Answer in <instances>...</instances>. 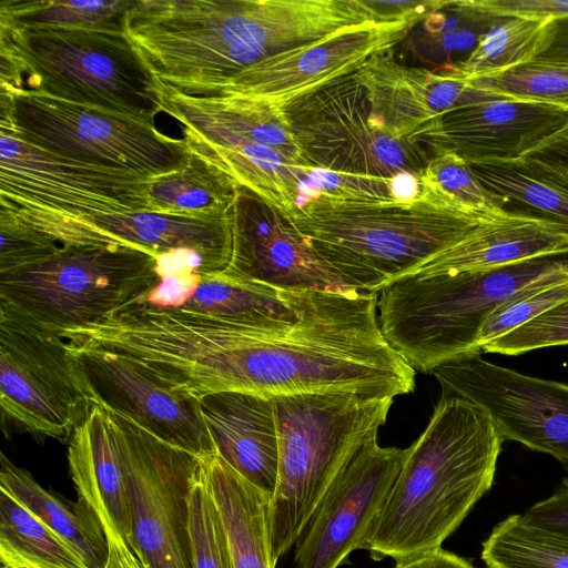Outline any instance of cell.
<instances>
[{"instance_id":"1","label":"cell","mask_w":568,"mask_h":568,"mask_svg":"<svg viewBox=\"0 0 568 568\" xmlns=\"http://www.w3.org/2000/svg\"><path fill=\"white\" fill-rule=\"evenodd\" d=\"M124 30L159 81L184 89L317 42L331 24L321 0H134Z\"/></svg>"},{"instance_id":"2","label":"cell","mask_w":568,"mask_h":568,"mask_svg":"<svg viewBox=\"0 0 568 568\" xmlns=\"http://www.w3.org/2000/svg\"><path fill=\"white\" fill-rule=\"evenodd\" d=\"M503 442L484 409L440 395L359 549L396 561L440 548L489 491Z\"/></svg>"},{"instance_id":"3","label":"cell","mask_w":568,"mask_h":568,"mask_svg":"<svg viewBox=\"0 0 568 568\" xmlns=\"http://www.w3.org/2000/svg\"><path fill=\"white\" fill-rule=\"evenodd\" d=\"M508 212L469 210L419 180L409 200L316 193L284 216L346 283L378 294Z\"/></svg>"},{"instance_id":"4","label":"cell","mask_w":568,"mask_h":568,"mask_svg":"<svg viewBox=\"0 0 568 568\" xmlns=\"http://www.w3.org/2000/svg\"><path fill=\"white\" fill-rule=\"evenodd\" d=\"M0 89L45 94L149 123L159 80L125 30L0 24Z\"/></svg>"},{"instance_id":"5","label":"cell","mask_w":568,"mask_h":568,"mask_svg":"<svg viewBox=\"0 0 568 568\" xmlns=\"http://www.w3.org/2000/svg\"><path fill=\"white\" fill-rule=\"evenodd\" d=\"M278 470L270 504L275 562L297 541L329 487L385 424L393 397L321 392L271 397Z\"/></svg>"},{"instance_id":"6","label":"cell","mask_w":568,"mask_h":568,"mask_svg":"<svg viewBox=\"0 0 568 568\" xmlns=\"http://www.w3.org/2000/svg\"><path fill=\"white\" fill-rule=\"evenodd\" d=\"M161 283L156 258L123 245H67L0 275V317L58 336L145 297Z\"/></svg>"},{"instance_id":"7","label":"cell","mask_w":568,"mask_h":568,"mask_svg":"<svg viewBox=\"0 0 568 568\" xmlns=\"http://www.w3.org/2000/svg\"><path fill=\"white\" fill-rule=\"evenodd\" d=\"M565 272L568 247L488 270L410 275L393 290L395 324L408 348L430 366L477 355L478 333L495 308Z\"/></svg>"},{"instance_id":"8","label":"cell","mask_w":568,"mask_h":568,"mask_svg":"<svg viewBox=\"0 0 568 568\" xmlns=\"http://www.w3.org/2000/svg\"><path fill=\"white\" fill-rule=\"evenodd\" d=\"M148 180L50 153L0 129V212L58 244L62 231L77 223L153 211Z\"/></svg>"},{"instance_id":"9","label":"cell","mask_w":568,"mask_h":568,"mask_svg":"<svg viewBox=\"0 0 568 568\" xmlns=\"http://www.w3.org/2000/svg\"><path fill=\"white\" fill-rule=\"evenodd\" d=\"M0 129L50 153L149 180L181 168L189 155L182 139L154 123L32 92L0 89Z\"/></svg>"},{"instance_id":"10","label":"cell","mask_w":568,"mask_h":568,"mask_svg":"<svg viewBox=\"0 0 568 568\" xmlns=\"http://www.w3.org/2000/svg\"><path fill=\"white\" fill-rule=\"evenodd\" d=\"M308 168L393 180L420 178L432 159L420 140H397L371 116L364 88L354 73L282 105Z\"/></svg>"},{"instance_id":"11","label":"cell","mask_w":568,"mask_h":568,"mask_svg":"<svg viewBox=\"0 0 568 568\" xmlns=\"http://www.w3.org/2000/svg\"><path fill=\"white\" fill-rule=\"evenodd\" d=\"M130 493L134 539L152 568H193L189 484L196 456L109 412Z\"/></svg>"},{"instance_id":"12","label":"cell","mask_w":568,"mask_h":568,"mask_svg":"<svg viewBox=\"0 0 568 568\" xmlns=\"http://www.w3.org/2000/svg\"><path fill=\"white\" fill-rule=\"evenodd\" d=\"M2 417L36 436L70 440L92 406L64 339L0 317Z\"/></svg>"},{"instance_id":"13","label":"cell","mask_w":568,"mask_h":568,"mask_svg":"<svg viewBox=\"0 0 568 568\" xmlns=\"http://www.w3.org/2000/svg\"><path fill=\"white\" fill-rule=\"evenodd\" d=\"M440 395L484 409L503 439L550 455L568 471V385L529 376L480 354L436 367Z\"/></svg>"},{"instance_id":"14","label":"cell","mask_w":568,"mask_h":568,"mask_svg":"<svg viewBox=\"0 0 568 568\" xmlns=\"http://www.w3.org/2000/svg\"><path fill=\"white\" fill-rule=\"evenodd\" d=\"M65 345L92 405L119 413L194 456L215 450L197 398L173 388L129 356Z\"/></svg>"},{"instance_id":"15","label":"cell","mask_w":568,"mask_h":568,"mask_svg":"<svg viewBox=\"0 0 568 568\" xmlns=\"http://www.w3.org/2000/svg\"><path fill=\"white\" fill-rule=\"evenodd\" d=\"M420 19L355 26L312 44L272 57L224 82L171 89L189 95H243L284 105L353 74L372 55L390 50L400 42Z\"/></svg>"},{"instance_id":"16","label":"cell","mask_w":568,"mask_h":568,"mask_svg":"<svg viewBox=\"0 0 568 568\" xmlns=\"http://www.w3.org/2000/svg\"><path fill=\"white\" fill-rule=\"evenodd\" d=\"M372 434L336 478L295 542L294 568H338L382 511L407 448L382 447Z\"/></svg>"},{"instance_id":"17","label":"cell","mask_w":568,"mask_h":568,"mask_svg":"<svg viewBox=\"0 0 568 568\" xmlns=\"http://www.w3.org/2000/svg\"><path fill=\"white\" fill-rule=\"evenodd\" d=\"M220 275L288 292L363 293L331 268L283 214L243 186L233 205L232 260Z\"/></svg>"},{"instance_id":"18","label":"cell","mask_w":568,"mask_h":568,"mask_svg":"<svg viewBox=\"0 0 568 568\" xmlns=\"http://www.w3.org/2000/svg\"><path fill=\"white\" fill-rule=\"evenodd\" d=\"M567 125L568 109L500 98L446 113L422 138L433 156L450 151L468 164L513 163Z\"/></svg>"},{"instance_id":"19","label":"cell","mask_w":568,"mask_h":568,"mask_svg":"<svg viewBox=\"0 0 568 568\" xmlns=\"http://www.w3.org/2000/svg\"><path fill=\"white\" fill-rule=\"evenodd\" d=\"M354 75L366 92L374 123L397 140L419 139L448 112L504 98L476 90L450 73L400 64L390 50L372 55Z\"/></svg>"},{"instance_id":"20","label":"cell","mask_w":568,"mask_h":568,"mask_svg":"<svg viewBox=\"0 0 568 568\" xmlns=\"http://www.w3.org/2000/svg\"><path fill=\"white\" fill-rule=\"evenodd\" d=\"M162 112L173 118L187 150L205 155L257 144L275 149L296 165L307 166L282 105L243 95L196 97L159 81Z\"/></svg>"},{"instance_id":"21","label":"cell","mask_w":568,"mask_h":568,"mask_svg":"<svg viewBox=\"0 0 568 568\" xmlns=\"http://www.w3.org/2000/svg\"><path fill=\"white\" fill-rule=\"evenodd\" d=\"M64 241L70 245L130 246L155 258L170 251L191 250L206 261L213 275H220L232 260L233 209L213 217L154 211L99 216L67 227Z\"/></svg>"},{"instance_id":"22","label":"cell","mask_w":568,"mask_h":568,"mask_svg":"<svg viewBox=\"0 0 568 568\" xmlns=\"http://www.w3.org/2000/svg\"><path fill=\"white\" fill-rule=\"evenodd\" d=\"M68 464L78 498L98 518L108 545L138 547L130 493L108 410L90 407L69 440Z\"/></svg>"},{"instance_id":"23","label":"cell","mask_w":568,"mask_h":568,"mask_svg":"<svg viewBox=\"0 0 568 568\" xmlns=\"http://www.w3.org/2000/svg\"><path fill=\"white\" fill-rule=\"evenodd\" d=\"M199 405L217 454L245 479L273 496L278 444L271 397L220 392L199 398Z\"/></svg>"},{"instance_id":"24","label":"cell","mask_w":568,"mask_h":568,"mask_svg":"<svg viewBox=\"0 0 568 568\" xmlns=\"http://www.w3.org/2000/svg\"><path fill=\"white\" fill-rule=\"evenodd\" d=\"M567 247L568 226L538 215L509 211L505 216L483 224L412 275L488 270Z\"/></svg>"},{"instance_id":"25","label":"cell","mask_w":568,"mask_h":568,"mask_svg":"<svg viewBox=\"0 0 568 568\" xmlns=\"http://www.w3.org/2000/svg\"><path fill=\"white\" fill-rule=\"evenodd\" d=\"M197 457L222 520L232 568H275L270 537L272 496L240 475L216 450Z\"/></svg>"},{"instance_id":"26","label":"cell","mask_w":568,"mask_h":568,"mask_svg":"<svg viewBox=\"0 0 568 568\" xmlns=\"http://www.w3.org/2000/svg\"><path fill=\"white\" fill-rule=\"evenodd\" d=\"M0 487L63 537L89 568H104L108 542L103 529L87 504L72 503L43 488L24 468L0 457Z\"/></svg>"},{"instance_id":"27","label":"cell","mask_w":568,"mask_h":568,"mask_svg":"<svg viewBox=\"0 0 568 568\" xmlns=\"http://www.w3.org/2000/svg\"><path fill=\"white\" fill-rule=\"evenodd\" d=\"M310 292L282 291L223 275L202 276L193 295L176 308L272 326L298 320Z\"/></svg>"},{"instance_id":"28","label":"cell","mask_w":568,"mask_h":568,"mask_svg":"<svg viewBox=\"0 0 568 568\" xmlns=\"http://www.w3.org/2000/svg\"><path fill=\"white\" fill-rule=\"evenodd\" d=\"M239 187L232 176L190 151L181 168L148 180L154 212L200 217L230 213Z\"/></svg>"},{"instance_id":"29","label":"cell","mask_w":568,"mask_h":568,"mask_svg":"<svg viewBox=\"0 0 568 568\" xmlns=\"http://www.w3.org/2000/svg\"><path fill=\"white\" fill-rule=\"evenodd\" d=\"M552 23V19L500 17L449 73L468 80L534 61L547 49Z\"/></svg>"},{"instance_id":"30","label":"cell","mask_w":568,"mask_h":568,"mask_svg":"<svg viewBox=\"0 0 568 568\" xmlns=\"http://www.w3.org/2000/svg\"><path fill=\"white\" fill-rule=\"evenodd\" d=\"M0 554L29 559L44 568H89L57 531L0 487Z\"/></svg>"},{"instance_id":"31","label":"cell","mask_w":568,"mask_h":568,"mask_svg":"<svg viewBox=\"0 0 568 568\" xmlns=\"http://www.w3.org/2000/svg\"><path fill=\"white\" fill-rule=\"evenodd\" d=\"M134 0H1L0 24L44 29L124 30Z\"/></svg>"},{"instance_id":"32","label":"cell","mask_w":568,"mask_h":568,"mask_svg":"<svg viewBox=\"0 0 568 568\" xmlns=\"http://www.w3.org/2000/svg\"><path fill=\"white\" fill-rule=\"evenodd\" d=\"M481 559L488 568H568V538L516 514L493 528L483 542Z\"/></svg>"},{"instance_id":"33","label":"cell","mask_w":568,"mask_h":568,"mask_svg":"<svg viewBox=\"0 0 568 568\" xmlns=\"http://www.w3.org/2000/svg\"><path fill=\"white\" fill-rule=\"evenodd\" d=\"M477 180L507 204L527 209L518 212L541 216L568 226V190L530 176L510 163L469 164Z\"/></svg>"},{"instance_id":"34","label":"cell","mask_w":568,"mask_h":568,"mask_svg":"<svg viewBox=\"0 0 568 568\" xmlns=\"http://www.w3.org/2000/svg\"><path fill=\"white\" fill-rule=\"evenodd\" d=\"M466 81L495 95L568 109V63L530 61Z\"/></svg>"},{"instance_id":"35","label":"cell","mask_w":568,"mask_h":568,"mask_svg":"<svg viewBox=\"0 0 568 568\" xmlns=\"http://www.w3.org/2000/svg\"><path fill=\"white\" fill-rule=\"evenodd\" d=\"M187 503L193 568H232L222 520L197 456Z\"/></svg>"},{"instance_id":"36","label":"cell","mask_w":568,"mask_h":568,"mask_svg":"<svg viewBox=\"0 0 568 568\" xmlns=\"http://www.w3.org/2000/svg\"><path fill=\"white\" fill-rule=\"evenodd\" d=\"M419 180L469 210L489 215L507 212L506 202L489 192L477 180L470 165L454 152L436 153Z\"/></svg>"},{"instance_id":"37","label":"cell","mask_w":568,"mask_h":568,"mask_svg":"<svg viewBox=\"0 0 568 568\" xmlns=\"http://www.w3.org/2000/svg\"><path fill=\"white\" fill-rule=\"evenodd\" d=\"M568 345V301L483 346L481 351L519 355L539 348Z\"/></svg>"},{"instance_id":"38","label":"cell","mask_w":568,"mask_h":568,"mask_svg":"<svg viewBox=\"0 0 568 568\" xmlns=\"http://www.w3.org/2000/svg\"><path fill=\"white\" fill-rule=\"evenodd\" d=\"M0 275L44 261L62 247L45 234L4 212H0Z\"/></svg>"},{"instance_id":"39","label":"cell","mask_w":568,"mask_h":568,"mask_svg":"<svg viewBox=\"0 0 568 568\" xmlns=\"http://www.w3.org/2000/svg\"><path fill=\"white\" fill-rule=\"evenodd\" d=\"M510 164L530 176L568 190V125Z\"/></svg>"},{"instance_id":"40","label":"cell","mask_w":568,"mask_h":568,"mask_svg":"<svg viewBox=\"0 0 568 568\" xmlns=\"http://www.w3.org/2000/svg\"><path fill=\"white\" fill-rule=\"evenodd\" d=\"M523 518L541 529L568 538V478H564L552 495L527 508Z\"/></svg>"},{"instance_id":"41","label":"cell","mask_w":568,"mask_h":568,"mask_svg":"<svg viewBox=\"0 0 568 568\" xmlns=\"http://www.w3.org/2000/svg\"><path fill=\"white\" fill-rule=\"evenodd\" d=\"M200 277L195 272L168 275L143 300L160 307H180L193 295Z\"/></svg>"},{"instance_id":"42","label":"cell","mask_w":568,"mask_h":568,"mask_svg":"<svg viewBox=\"0 0 568 568\" xmlns=\"http://www.w3.org/2000/svg\"><path fill=\"white\" fill-rule=\"evenodd\" d=\"M1 568H44L29 559L9 554H0ZM104 568H152L139 547L108 546Z\"/></svg>"},{"instance_id":"43","label":"cell","mask_w":568,"mask_h":568,"mask_svg":"<svg viewBox=\"0 0 568 568\" xmlns=\"http://www.w3.org/2000/svg\"><path fill=\"white\" fill-rule=\"evenodd\" d=\"M394 568H475L467 559L442 547L395 561Z\"/></svg>"},{"instance_id":"44","label":"cell","mask_w":568,"mask_h":568,"mask_svg":"<svg viewBox=\"0 0 568 568\" xmlns=\"http://www.w3.org/2000/svg\"><path fill=\"white\" fill-rule=\"evenodd\" d=\"M534 61L568 63V18L554 20L550 42Z\"/></svg>"}]
</instances>
